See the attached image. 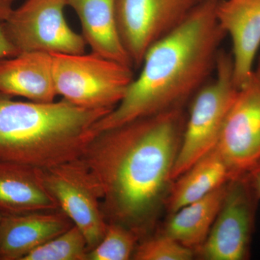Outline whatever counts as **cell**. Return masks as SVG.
Instances as JSON below:
<instances>
[{
  "label": "cell",
  "mask_w": 260,
  "mask_h": 260,
  "mask_svg": "<svg viewBox=\"0 0 260 260\" xmlns=\"http://www.w3.org/2000/svg\"><path fill=\"white\" fill-rule=\"evenodd\" d=\"M227 184L169 214L160 233L194 251L198 250L206 240L221 208Z\"/></svg>",
  "instance_id": "cell-17"
},
{
  "label": "cell",
  "mask_w": 260,
  "mask_h": 260,
  "mask_svg": "<svg viewBox=\"0 0 260 260\" xmlns=\"http://www.w3.org/2000/svg\"><path fill=\"white\" fill-rule=\"evenodd\" d=\"M217 148L236 176L260 161V75L255 70L238 90Z\"/></svg>",
  "instance_id": "cell-10"
},
{
  "label": "cell",
  "mask_w": 260,
  "mask_h": 260,
  "mask_svg": "<svg viewBox=\"0 0 260 260\" xmlns=\"http://www.w3.org/2000/svg\"><path fill=\"white\" fill-rule=\"evenodd\" d=\"M244 1H252V0H244Z\"/></svg>",
  "instance_id": "cell-26"
},
{
  "label": "cell",
  "mask_w": 260,
  "mask_h": 260,
  "mask_svg": "<svg viewBox=\"0 0 260 260\" xmlns=\"http://www.w3.org/2000/svg\"><path fill=\"white\" fill-rule=\"evenodd\" d=\"M17 0H0V23H5L13 10V5Z\"/></svg>",
  "instance_id": "cell-23"
},
{
  "label": "cell",
  "mask_w": 260,
  "mask_h": 260,
  "mask_svg": "<svg viewBox=\"0 0 260 260\" xmlns=\"http://www.w3.org/2000/svg\"><path fill=\"white\" fill-rule=\"evenodd\" d=\"M52 58L57 95L80 107L112 112L135 78L133 67L93 52Z\"/></svg>",
  "instance_id": "cell-4"
},
{
  "label": "cell",
  "mask_w": 260,
  "mask_h": 260,
  "mask_svg": "<svg viewBox=\"0 0 260 260\" xmlns=\"http://www.w3.org/2000/svg\"><path fill=\"white\" fill-rule=\"evenodd\" d=\"M203 0H117L121 41L133 67H140L147 51L189 18Z\"/></svg>",
  "instance_id": "cell-9"
},
{
  "label": "cell",
  "mask_w": 260,
  "mask_h": 260,
  "mask_svg": "<svg viewBox=\"0 0 260 260\" xmlns=\"http://www.w3.org/2000/svg\"><path fill=\"white\" fill-rule=\"evenodd\" d=\"M247 175L260 200V161L247 172Z\"/></svg>",
  "instance_id": "cell-22"
},
{
  "label": "cell",
  "mask_w": 260,
  "mask_h": 260,
  "mask_svg": "<svg viewBox=\"0 0 260 260\" xmlns=\"http://www.w3.org/2000/svg\"><path fill=\"white\" fill-rule=\"evenodd\" d=\"M59 209L36 168L0 160V214Z\"/></svg>",
  "instance_id": "cell-15"
},
{
  "label": "cell",
  "mask_w": 260,
  "mask_h": 260,
  "mask_svg": "<svg viewBox=\"0 0 260 260\" xmlns=\"http://www.w3.org/2000/svg\"><path fill=\"white\" fill-rule=\"evenodd\" d=\"M88 252L85 236L73 225L30 251L23 260H87Z\"/></svg>",
  "instance_id": "cell-18"
},
{
  "label": "cell",
  "mask_w": 260,
  "mask_h": 260,
  "mask_svg": "<svg viewBox=\"0 0 260 260\" xmlns=\"http://www.w3.org/2000/svg\"><path fill=\"white\" fill-rule=\"evenodd\" d=\"M141 238L129 228L108 222L102 240L87 254V260H129Z\"/></svg>",
  "instance_id": "cell-19"
},
{
  "label": "cell",
  "mask_w": 260,
  "mask_h": 260,
  "mask_svg": "<svg viewBox=\"0 0 260 260\" xmlns=\"http://www.w3.org/2000/svg\"><path fill=\"white\" fill-rule=\"evenodd\" d=\"M217 18L232 41L233 73L238 89L245 85L260 47V0H220Z\"/></svg>",
  "instance_id": "cell-11"
},
{
  "label": "cell",
  "mask_w": 260,
  "mask_h": 260,
  "mask_svg": "<svg viewBox=\"0 0 260 260\" xmlns=\"http://www.w3.org/2000/svg\"><path fill=\"white\" fill-rule=\"evenodd\" d=\"M220 0H203L180 26L147 51L140 75L95 134L135 119L184 109L208 83L226 34L217 18Z\"/></svg>",
  "instance_id": "cell-2"
},
{
  "label": "cell",
  "mask_w": 260,
  "mask_h": 260,
  "mask_svg": "<svg viewBox=\"0 0 260 260\" xmlns=\"http://www.w3.org/2000/svg\"><path fill=\"white\" fill-rule=\"evenodd\" d=\"M194 257L196 254L194 250L160 232L142 239L132 259L191 260Z\"/></svg>",
  "instance_id": "cell-20"
},
{
  "label": "cell",
  "mask_w": 260,
  "mask_h": 260,
  "mask_svg": "<svg viewBox=\"0 0 260 260\" xmlns=\"http://www.w3.org/2000/svg\"><path fill=\"white\" fill-rule=\"evenodd\" d=\"M0 92L31 102L55 101L52 54L31 51L0 59Z\"/></svg>",
  "instance_id": "cell-13"
},
{
  "label": "cell",
  "mask_w": 260,
  "mask_h": 260,
  "mask_svg": "<svg viewBox=\"0 0 260 260\" xmlns=\"http://www.w3.org/2000/svg\"><path fill=\"white\" fill-rule=\"evenodd\" d=\"M2 216H3V215H2V214H0V220H1Z\"/></svg>",
  "instance_id": "cell-25"
},
{
  "label": "cell",
  "mask_w": 260,
  "mask_h": 260,
  "mask_svg": "<svg viewBox=\"0 0 260 260\" xmlns=\"http://www.w3.org/2000/svg\"><path fill=\"white\" fill-rule=\"evenodd\" d=\"M16 48L10 42L5 30L4 23H0V59L18 55Z\"/></svg>",
  "instance_id": "cell-21"
},
{
  "label": "cell",
  "mask_w": 260,
  "mask_h": 260,
  "mask_svg": "<svg viewBox=\"0 0 260 260\" xmlns=\"http://www.w3.org/2000/svg\"><path fill=\"white\" fill-rule=\"evenodd\" d=\"M232 55L220 51L215 78L205 84L190 102L173 181L218 145L229 109L237 96Z\"/></svg>",
  "instance_id": "cell-5"
},
{
  "label": "cell",
  "mask_w": 260,
  "mask_h": 260,
  "mask_svg": "<svg viewBox=\"0 0 260 260\" xmlns=\"http://www.w3.org/2000/svg\"><path fill=\"white\" fill-rule=\"evenodd\" d=\"M68 0H26L14 8L4 23L10 42L22 52L76 54L86 42L71 28L64 16Z\"/></svg>",
  "instance_id": "cell-6"
},
{
  "label": "cell",
  "mask_w": 260,
  "mask_h": 260,
  "mask_svg": "<svg viewBox=\"0 0 260 260\" xmlns=\"http://www.w3.org/2000/svg\"><path fill=\"white\" fill-rule=\"evenodd\" d=\"M259 200L247 173L229 181L221 208L206 240L195 251L196 257L249 259Z\"/></svg>",
  "instance_id": "cell-7"
},
{
  "label": "cell",
  "mask_w": 260,
  "mask_h": 260,
  "mask_svg": "<svg viewBox=\"0 0 260 260\" xmlns=\"http://www.w3.org/2000/svg\"><path fill=\"white\" fill-rule=\"evenodd\" d=\"M111 111L78 107L64 99L20 102L0 92V160L46 169L79 159Z\"/></svg>",
  "instance_id": "cell-3"
},
{
  "label": "cell",
  "mask_w": 260,
  "mask_h": 260,
  "mask_svg": "<svg viewBox=\"0 0 260 260\" xmlns=\"http://www.w3.org/2000/svg\"><path fill=\"white\" fill-rule=\"evenodd\" d=\"M217 147L174 180L166 202L167 213L204 198L237 177Z\"/></svg>",
  "instance_id": "cell-16"
},
{
  "label": "cell",
  "mask_w": 260,
  "mask_h": 260,
  "mask_svg": "<svg viewBox=\"0 0 260 260\" xmlns=\"http://www.w3.org/2000/svg\"><path fill=\"white\" fill-rule=\"evenodd\" d=\"M73 225L60 209L3 215L0 260H23L30 251Z\"/></svg>",
  "instance_id": "cell-12"
},
{
  "label": "cell",
  "mask_w": 260,
  "mask_h": 260,
  "mask_svg": "<svg viewBox=\"0 0 260 260\" xmlns=\"http://www.w3.org/2000/svg\"><path fill=\"white\" fill-rule=\"evenodd\" d=\"M43 184L86 239L88 251L100 242L107 220L102 195L93 177L79 159L46 169H38Z\"/></svg>",
  "instance_id": "cell-8"
},
{
  "label": "cell",
  "mask_w": 260,
  "mask_h": 260,
  "mask_svg": "<svg viewBox=\"0 0 260 260\" xmlns=\"http://www.w3.org/2000/svg\"><path fill=\"white\" fill-rule=\"evenodd\" d=\"M255 71L257 72V73H259V74L260 75V60H259V65H258L257 69H256L255 70Z\"/></svg>",
  "instance_id": "cell-24"
},
{
  "label": "cell",
  "mask_w": 260,
  "mask_h": 260,
  "mask_svg": "<svg viewBox=\"0 0 260 260\" xmlns=\"http://www.w3.org/2000/svg\"><path fill=\"white\" fill-rule=\"evenodd\" d=\"M117 0H68L81 23L83 37L91 52L133 67L118 26Z\"/></svg>",
  "instance_id": "cell-14"
},
{
  "label": "cell",
  "mask_w": 260,
  "mask_h": 260,
  "mask_svg": "<svg viewBox=\"0 0 260 260\" xmlns=\"http://www.w3.org/2000/svg\"><path fill=\"white\" fill-rule=\"evenodd\" d=\"M184 109L135 119L99 133L80 158L102 195L107 222L140 238L153 232L172 187L185 127Z\"/></svg>",
  "instance_id": "cell-1"
}]
</instances>
